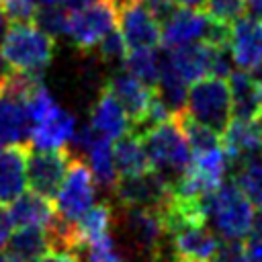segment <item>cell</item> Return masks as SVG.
Returning <instances> with one entry per match:
<instances>
[{"mask_svg": "<svg viewBox=\"0 0 262 262\" xmlns=\"http://www.w3.org/2000/svg\"><path fill=\"white\" fill-rule=\"evenodd\" d=\"M256 207L235 182H223L205 196V217L223 242L246 239L256 225Z\"/></svg>", "mask_w": 262, "mask_h": 262, "instance_id": "cell-1", "label": "cell"}, {"mask_svg": "<svg viewBox=\"0 0 262 262\" xmlns=\"http://www.w3.org/2000/svg\"><path fill=\"white\" fill-rule=\"evenodd\" d=\"M55 41L51 35L41 31L35 23H12L8 25L2 43L0 55L14 72H25L41 76L53 59Z\"/></svg>", "mask_w": 262, "mask_h": 262, "instance_id": "cell-2", "label": "cell"}, {"mask_svg": "<svg viewBox=\"0 0 262 262\" xmlns=\"http://www.w3.org/2000/svg\"><path fill=\"white\" fill-rule=\"evenodd\" d=\"M139 135L143 139L151 170L160 172L166 180H170L176 186L178 178L186 170L188 160L192 156L190 145L178 123V117L174 115L166 121L149 125Z\"/></svg>", "mask_w": 262, "mask_h": 262, "instance_id": "cell-3", "label": "cell"}, {"mask_svg": "<svg viewBox=\"0 0 262 262\" xmlns=\"http://www.w3.org/2000/svg\"><path fill=\"white\" fill-rule=\"evenodd\" d=\"M229 25L211 18L201 8H174L160 23V45L166 49L190 45L196 41H209L215 45L227 43Z\"/></svg>", "mask_w": 262, "mask_h": 262, "instance_id": "cell-4", "label": "cell"}, {"mask_svg": "<svg viewBox=\"0 0 262 262\" xmlns=\"http://www.w3.org/2000/svg\"><path fill=\"white\" fill-rule=\"evenodd\" d=\"M184 113L217 133L231 119V90L227 78L205 76L188 86Z\"/></svg>", "mask_w": 262, "mask_h": 262, "instance_id": "cell-5", "label": "cell"}, {"mask_svg": "<svg viewBox=\"0 0 262 262\" xmlns=\"http://www.w3.org/2000/svg\"><path fill=\"white\" fill-rule=\"evenodd\" d=\"M229 166L231 164L221 145L192 151L186 170L174 186V192L190 199H205L223 184Z\"/></svg>", "mask_w": 262, "mask_h": 262, "instance_id": "cell-6", "label": "cell"}, {"mask_svg": "<svg viewBox=\"0 0 262 262\" xmlns=\"http://www.w3.org/2000/svg\"><path fill=\"white\" fill-rule=\"evenodd\" d=\"M166 237L174 260L182 262H211L219 250V239L207 221L164 217Z\"/></svg>", "mask_w": 262, "mask_h": 262, "instance_id": "cell-7", "label": "cell"}, {"mask_svg": "<svg viewBox=\"0 0 262 262\" xmlns=\"http://www.w3.org/2000/svg\"><path fill=\"white\" fill-rule=\"evenodd\" d=\"M125 227L141 252H145L151 262H174V256L166 237L164 213L158 207H123Z\"/></svg>", "mask_w": 262, "mask_h": 262, "instance_id": "cell-8", "label": "cell"}, {"mask_svg": "<svg viewBox=\"0 0 262 262\" xmlns=\"http://www.w3.org/2000/svg\"><path fill=\"white\" fill-rule=\"evenodd\" d=\"M55 213L59 219L74 223L96 199V180L88 164L80 158H72L63 180L55 190Z\"/></svg>", "mask_w": 262, "mask_h": 262, "instance_id": "cell-9", "label": "cell"}, {"mask_svg": "<svg viewBox=\"0 0 262 262\" xmlns=\"http://www.w3.org/2000/svg\"><path fill=\"white\" fill-rule=\"evenodd\" d=\"M117 27V6L113 0H98L94 4H88L84 8L68 10V25H66V37L82 49H94L98 41Z\"/></svg>", "mask_w": 262, "mask_h": 262, "instance_id": "cell-10", "label": "cell"}, {"mask_svg": "<svg viewBox=\"0 0 262 262\" xmlns=\"http://www.w3.org/2000/svg\"><path fill=\"white\" fill-rule=\"evenodd\" d=\"M115 196L121 203V207H158L164 209V205L170 201L174 192V184L166 180L156 170H145L141 174L133 176H119L115 184Z\"/></svg>", "mask_w": 262, "mask_h": 262, "instance_id": "cell-11", "label": "cell"}, {"mask_svg": "<svg viewBox=\"0 0 262 262\" xmlns=\"http://www.w3.org/2000/svg\"><path fill=\"white\" fill-rule=\"evenodd\" d=\"M72 158L74 154L68 147H55V149L31 147L27 154V184L31 186V190L51 199L59 182L63 180Z\"/></svg>", "mask_w": 262, "mask_h": 262, "instance_id": "cell-12", "label": "cell"}, {"mask_svg": "<svg viewBox=\"0 0 262 262\" xmlns=\"http://www.w3.org/2000/svg\"><path fill=\"white\" fill-rule=\"evenodd\" d=\"M106 88L127 111L131 125H133L131 131H139L145 121V115L149 111V104L154 100V86L141 82L139 78H135L133 74H129L123 68L108 78Z\"/></svg>", "mask_w": 262, "mask_h": 262, "instance_id": "cell-13", "label": "cell"}, {"mask_svg": "<svg viewBox=\"0 0 262 262\" xmlns=\"http://www.w3.org/2000/svg\"><path fill=\"white\" fill-rule=\"evenodd\" d=\"M119 31L127 47H158L160 45V20L151 14L145 2H127L117 8Z\"/></svg>", "mask_w": 262, "mask_h": 262, "instance_id": "cell-14", "label": "cell"}, {"mask_svg": "<svg viewBox=\"0 0 262 262\" xmlns=\"http://www.w3.org/2000/svg\"><path fill=\"white\" fill-rule=\"evenodd\" d=\"M74 131H76L74 115H70L66 108H61L55 102L43 115L31 121L29 143L31 147H39V149L66 147L72 141Z\"/></svg>", "mask_w": 262, "mask_h": 262, "instance_id": "cell-15", "label": "cell"}, {"mask_svg": "<svg viewBox=\"0 0 262 262\" xmlns=\"http://www.w3.org/2000/svg\"><path fill=\"white\" fill-rule=\"evenodd\" d=\"M227 47L239 70H254L262 63V20L242 14L229 25Z\"/></svg>", "mask_w": 262, "mask_h": 262, "instance_id": "cell-16", "label": "cell"}, {"mask_svg": "<svg viewBox=\"0 0 262 262\" xmlns=\"http://www.w3.org/2000/svg\"><path fill=\"white\" fill-rule=\"evenodd\" d=\"M219 145L223 147L229 164H239L248 158L262 154V127L258 121L231 117L219 133Z\"/></svg>", "mask_w": 262, "mask_h": 262, "instance_id": "cell-17", "label": "cell"}, {"mask_svg": "<svg viewBox=\"0 0 262 262\" xmlns=\"http://www.w3.org/2000/svg\"><path fill=\"white\" fill-rule=\"evenodd\" d=\"M213 53H215V43L209 41H196L190 45L166 49L164 53V63L188 86L205 76H211V66H213Z\"/></svg>", "mask_w": 262, "mask_h": 262, "instance_id": "cell-18", "label": "cell"}, {"mask_svg": "<svg viewBox=\"0 0 262 262\" xmlns=\"http://www.w3.org/2000/svg\"><path fill=\"white\" fill-rule=\"evenodd\" d=\"M88 125L98 137H104L108 141H117L121 135H125L133 127L127 111L121 106V102L113 96V92L106 86L102 88V92L98 94L90 111Z\"/></svg>", "mask_w": 262, "mask_h": 262, "instance_id": "cell-19", "label": "cell"}, {"mask_svg": "<svg viewBox=\"0 0 262 262\" xmlns=\"http://www.w3.org/2000/svg\"><path fill=\"white\" fill-rule=\"evenodd\" d=\"M27 154L25 143L0 145V205L12 203L27 188Z\"/></svg>", "mask_w": 262, "mask_h": 262, "instance_id": "cell-20", "label": "cell"}, {"mask_svg": "<svg viewBox=\"0 0 262 262\" xmlns=\"http://www.w3.org/2000/svg\"><path fill=\"white\" fill-rule=\"evenodd\" d=\"M29 115L25 106V96L8 90H0V145L25 143L29 139Z\"/></svg>", "mask_w": 262, "mask_h": 262, "instance_id": "cell-21", "label": "cell"}, {"mask_svg": "<svg viewBox=\"0 0 262 262\" xmlns=\"http://www.w3.org/2000/svg\"><path fill=\"white\" fill-rule=\"evenodd\" d=\"M231 90V117L258 121L262 117V88L248 70H231L227 76Z\"/></svg>", "mask_w": 262, "mask_h": 262, "instance_id": "cell-22", "label": "cell"}, {"mask_svg": "<svg viewBox=\"0 0 262 262\" xmlns=\"http://www.w3.org/2000/svg\"><path fill=\"white\" fill-rule=\"evenodd\" d=\"M6 211H8V217L12 221V227L35 225V227L47 229L57 217L49 196H43L35 190L20 192L12 203H8Z\"/></svg>", "mask_w": 262, "mask_h": 262, "instance_id": "cell-23", "label": "cell"}, {"mask_svg": "<svg viewBox=\"0 0 262 262\" xmlns=\"http://www.w3.org/2000/svg\"><path fill=\"white\" fill-rule=\"evenodd\" d=\"M113 154L119 176H133L151 168L143 139L135 131H127L125 135H121L113 145Z\"/></svg>", "mask_w": 262, "mask_h": 262, "instance_id": "cell-24", "label": "cell"}, {"mask_svg": "<svg viewBox=\"0 0 262 262\" xmlns=\"http://www.w3.org/2000/svg\"><path fill=\"white\" fill-rule=\"evenodd\" d=\"M6 248L20 262H33L41 254L51 250V237H49V231L45 227L25 225V227H16L10 233Z\"/></svg>", "mask_w": 262, "mask_h": 262, "instance_id": "cell-25", "label": "cell"}, {"mask_svg": "<svg viewBox=\"0 0 262 262\" xmlns=\"http://www.w3.org/2000/svg\"><path fill=\"white\" fill-rule=\"evenodd\" d=\"M84 156L88 160V168H90L96 184H100L106 190H113L119 180L115 154H113V141L98 137L84 149Z\"/></svg>", "mask_w": 262, "mask_h": 262, "instance_id": "cell-26", "label": "cell"}, {"mask_svg": "<svg viewBox=\"0 0 262 262\" xmlns=\"http://www.w3.org/2000/svg\"><path fill=\"white\" fill-rule=\"evenodd\" d=\"M113 225V209L106 203H92L76 221V235L80 242V252L84 250L86 244L108 235V229Z\"/></svg>", "mask_w": 262, "mask_h": 262, "instance_id": "cell-27", "label": "cell"}, {"mask_svg": "<svg viewBox=\"0 0 262 262\" xmlns=\"http://www.w3.org/2000/svg\"><path fill=\"white\" fill-rule=\"evenodd\" d=\"M162 63L164 53H160L156 47H131L127 49V55L123 59V68L149 86H156L162 72Z\"/></svg>", "mask_w": 262, "mask_h": 262, "instance_id": "cell-28", "label": "cell"}, {"mask_svg": "<svg viewBox=\"0 0 262 262\" xmlns=\"http://www.w3.org/2000/svg\"><path fill=\"white\" fill-rule=\"evenodd\" d=\"M233 182L246 192L256 209H262V154L235 164Z\"/></svg>", "mask_w": 262, "mask_h": 262, "instance_id": "cell-29", "label": "cell"}, {"mask_svg": "<svg viewBox=\"0 0 262 262\" xmlns=\"http://www.w3.org/2000/svg\"><path fill=\"white\" fill-rule=\"evenodd\" d=\"M176 117H178V123L182 127V133H184V137L190 145V151H201V149H209V147L219 145V133L215 129L194 121L184 111L178 113Z\"/></svg>", "mask_w": 262, "mask_h": 262, "instance_id": "cell-30", "label": "cell"}, {"mask_svg": "<svg viewBox=\"0 0 262 262\" xmlns=\"http://www.w3.org/2000/svg\"><path fill=\"white\" fill-rule=\"evenodd\" d=\"M33 23L45 31L47 35H51L53 39L59 35H66V25H68V8L61 6V2L57 4H43L37 6Z\"/></svg>", "mask_w": 262, "mask_h": 262, "instance_id": "cell-31", "label": "cell"}, {"mask_svg": "<svg viewBox=\"0 0 262 262\" xmlns=\"http://www.w3.org/2000/svg\"><path fill=\"white\" fill-rule=\"evenodd\" d=\"M94 49L98 51L100 59H104V61H108V63H115V61H121V63H123V59H125L129 47H127V43H125L121 31L111 29V31L98 41V45H96Z\"/></svg>", "mask_w": 262, "mask_h": 262, "instance_id": "cell-32", "label": "cell"}, {"mask_svg": "<svg viewBox=\"0 0 262 262\" xmlns=\"http://www.w3.org/2000/svg\"><path fill=\"white\" fill-rule=\"evenodd\" d=\"M205 12L225 25H231L235 18H239L246 12V0H207Z\"/></svg>", "mask_w": 262, "mask_h": 262, "instance_id": "cell-33", "label": "cell"}, {"mask_svg": "<svg viewBox=\"0 0 262 262\" xmlns=\"http://www.w3.org/2000/svg\"><path fill=\"white\" fill-rule=\"evenodd\" d=\"M8 20L12 23H33L37 4L35 0H0Z\"/></svg>", "mask_w": 262, "mask_h": 262, "instance_id": "cell-34", "label": "cell"}, {"mask_svg": "<svg viewBox=\"0 0 262 262\" xmlns=\"http://www.w3.org/2000/svg\"><path fill=\"white\" fill-rule=\"evenodd\" d=\"M244 252L248 262H262V229H254L246 237Z\"/></svg>", "mask_w": 262, "mask_h": 262, "instance_id": "cell-35", "label": "cell"}, {"mask_svg": "<svg viewBox=\"0 0 262 262\" xmlns=\"http://www.w3.org/2000/svg\"><path fill=\"white\" fill-rule=\"evenodd\" d=\"M33 262H82L80 254L76 252H68V250H49L45 254H41L37 260Z\"/></svg>", "mask_w": 262, "mask_h": 262, "instance_id": "cell-36", "label": "cell"}, {"mask_svg": "<svg viewBox=\"0 0 262 262\" xmlns=\"http://www.w3.org/2000/svg\"><path fill=\"white\" fill-rule=\"evenodd\" d=\"M145 6L151 10V14H154L160 23L176 8V4H174L172 0H145Z\"/></svg>", "mask_w": 262, "mask_h": 262, "instance_id": "cell-37", "label": "cell"}, {"mask_svg": "<svg viewBox=\"0 0 262 262\" xmlns=\"http://www.w3.org/2000/svg\"><path fill=\"white\" fill-rule=\"evenodd\" d=\"M10 233H12V221H10L8 211L4 209V205H0V252H4Z\"/></svg>", "mask_w": 262, "mask_h": 262, "instance_id": "cell-38", "label": "cell"}, {"mask_svg": "<svg viewBox=\"0 0 262 262\" xmlns=\"http://www.w3.org/2000/svg\"><path fill=\"white\" fill-rule=\"evenodd\" d=\"M246 10L250 16L262 20V0H246Z\"/></svg>", "mask_w": 262, "mask_h": 262, "instance_id": "cell-39", "label": "cell"}, {"mask_svg": "<svg viewBox=\"0 0 262 262\" xmlns=\"http://www.w3.org/2000/svg\"><path fill=\"white\" fill-rule=\"evenodd\" d=\"M63 2V6L68 8V10H76V8H84V6H88V4H94V2H98V0H61Z\"/></svg>", "mask_w": 262, "mask_h": 262, "instance_id": "cell-40", "label": "cell"}, {"mask_svg": "<svg viewBox=\"0 0 262 262\" xmlns=\"http://www.w3.org/2000/svg\"><path fill=\"white\" fill-rule=\"evenodd\" d=\"M176 6H186V8H203L207 0H172Z\"/></svg>", "mask_w": 262, "mask_h": 262, "instance_id": "cell-41", "label": "cell"}, {"mask_svg": "<svg viewBox=\"0 0 262 262\" xmlns=\"http://www.w3.org/2000/svg\"><path fill=\"white\" fill-rule=\"evenodd\" d=\"M8 74H10V68H8V63L4 61V57L0 55V90L4 88V84H6V80H8Z\"/></svg>", "mask_w": 262, "mask_h": 262, "instance_id": "cell-42", "label": "cell"}, {"mask_svg": "<svg viewBox=\"0 0 262 262\" xmlns=\"http://www.w3.org/2000/svg\"><path fill=\"white\" fill-rule=\"evenodd\" d=\"M6 29H8V16H6V12H4V8L0 4V43H2V37L6 33Z\"/></svg>", "mask_w": 262, "mask_h": 262, "instance_id": "cell-43", "label": "cell"}, {"mask_svg": "<svg viewBox=\"0 0 262 262\" xmlns=\"http://www.w3.org/2000/svg\"><path fill=\"white\" fill-rule=\"evenodd\" d=\"M250 74H252V78L258 82V86L262 88V63H258L254 70H250Z\"/></svg>", "mask_w": 262, "mask_h": 262, "instance_id": "cell-44", "label": "cell"}, {"mask_svg": "<svg viewBox=\"0 0 262 262\" xmlns=\"http://www.w3.org/2000/svg\"><path fill=\"white\" fill-rule=\"evenodd\" d=\"M0 262H20L16 256H12L10 252H0Z\"/></svg>", "mask_w": 262, "mask_h": 262, "instance_id": "cell-45", "label": "cell"}, {"mask_svg": "<svg viewBox=\"0 0 262 262\" xmlns=\"http://www.w3.org/2000/svg\"><path fill=\"white\" fill-rule=\"evenodd\" d=\"M57 2H61V0H35L37 6H43V4H57Z\"/></svg>", "mask_w": 262, "mask_h": 262, "instance_id": "cell-46", "label": "cell"}, {"mask_svg": "<svg viewBox=\"0 0 262 262\" xmlns=\"http://www.w3.org/2000/svg\"><path fill=\"white\" fill-rule=\"evenodd\" d=\"M258 123H260V127H262V117H260V119H258Z\"/></svg>", "mask_w": 262, "mask_h": 262, "instance_id": "cell-47", "label": "cell"}, {"mask_svg": "<svg viewBox=\"0 0 262 262\" xmlns=\"http://www.w3.org/2000/svg\"><path fill=\"white\" fill-rule=\"evenodd\" d=\"M174 262H182V260H174Z\"/></svg>", "mask_w": 262, "mask_h": 262, "instance_id": "cell-48", "label": "cell"}]
</instances>
